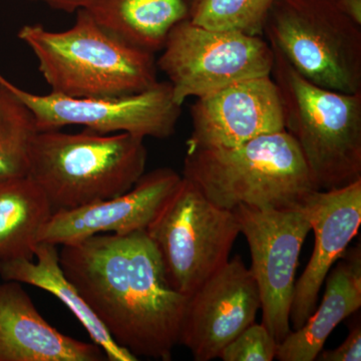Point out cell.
Listing matches in <instances>:
<instances>
[{
	"label": "cell",
	"instance_id": "obj_2",
	"mask_svg": "<svg viewBox=\"0 0 361 361\" xmlns=\"http://www.w3.org/2000/svg\"><path fill=\"white\" fill-rule=\"evenodd\" d=\"M39 61L54 94L78 99H121L158 84L155 54L116 37L84 8L63 32L26 25L18 33Z\"/></svg>",
	"mask_w": 361,
	"mask_h": 361
},
{
	"label": "cell",
	"instance_id": "obj_21",
	"mask_svg": "<svg viewBox=\"0 0 361 361\" xmlns=\"http://www.w3.org/2000/svg\"><path fill=\"white\" fill-rule=\"evenodd\" d=\"M274 0H198L191 23L208 30L262 37Z\"/></svg>",
	"mask_w": 361,
	"mask_h": 361
},
{
	"label": "cell",
	"instance_id": "obj_6",
	"mask_svg": "<svg viewBox=\"0 0 361 361\" xmlns=\"http://www.w3.org/2000/svg\"><path fill=\"white\" fill-rule=\"evenodd\" d=\"M264 35L312 84L361 92V25L326 0H274Z\"/></svg>",
	"mask_w": 361,
	"mask_h": 361
},
{
	"label": "cell",
	"instance_id": "obj_4",
	"mask_svg": "<svg viewBox=\"0 0 361 361\" xmlns=\"http://www.w3.org/2000/svg\"><path fill=\"white\" fill-rule=\"evenodd\" d=\"M183 177L216 206L282 209L303 205L316 187L286 130L234 148L187 149Z\"/></svg>",
	"mask_w": 361,
	"mask_h": 361
},
{
	"label": "cell",
	"instance_id": "obj_22",
	"mask_svg": "<svg viewBox=\"0 0 361 361\" xmlns=\"http://www.w3.org/2000/svg\"><path fill=\"white\" fill-rule=\"evenodd\" d=\"M278 342L263 323L253 322L222 351L223 361H272L276 358Z\"/></svg>",
	"mask_w": 361,
	"mask_h": 361
},
{
	"label": "cell",
	"instance_id": "obj_25",
	"mask_svg": "<svg viewBox=\"0 0 361 361\" xmlns=\"http://www.w3.org/2000/svg\"><path fill=\"white\" fill-rule=\"evenodd\" d=\"M30 1H42L56 11L66 13H75L80 7V0H30Z\"/></svg>",
	"mask_w": 361,
	"mask_h": 361
},
{
	"label": "cell",
	"instance_id": "obj_9",
	"mask_svg": "<svg viewBox=\"0 0 361 361\" xmlns=\"http://www.w3.org/2000/svg\"><path fill=\"white\" fill-rule=\"evenodd\" d=\"M232 211L250 249L249 269L257 284L262 323L279 344L292 331L297 266L311 231L307 211L304 204L282 209L240 205Z\"/></svg>",
	"mask_w": 361,
	"mask_h": 361
},
{
	"label": "cell",
	"instance_id": "obj_3",
	"mask_svg": "<svg viewBox=\"0 0 361 361\" xmlns=\"http://www.w3.org/2000/svg\"><path fill=\"white\" fill-rule=\"evenodd\" d=\"M144 141L129 133L39 132L27 176L42 188L54 213L75 210L132 189L146 170Z\"/></svg>",
	"mask_w": 361,
	"mask_h": 361
},
{
	"label": "cell",
	"instance_id": "obj_14",
	"mask_svg": "<svg viewBox=\"0 0 361 361\" xmlns=\"http://www.w3.org/2000/svg\"><path fill=\"white\" fill-rule=\"evenodd\" d=\"M314 248L302 275L295 282L290 326H303L317 307L320 289L334 263L341 258L361 224V180L339 189L315 190L304 201Z\"/></svg>",
	"mask_w": 361,
	"mask_h": 361
},
{
	"label": "cell",
	"instance_id": "obj_15",
	"mask_svg": "<svg viewBox=\"0 0 361 361\" xmlns=\"http://www.w3.org/2000/svg\"><path fill=\"white\" fill-rule=\"evenodd\" d=\"M94 342L61 334L40 315L20 282L0 284V361H103Z\"/></svg>",
	"mask_w": 361,
	"mask_h": 361
},
{
	"label": "cell",
	"instance_id": "obj_11",
	"mask_svg": "<svg viewBox=\"0 0 361 361\" xmlns=\"http://www.w3.org/2000/svg\"><path fill=\"white\" fill-rule=\"evenodd\" d=\"M261 310L257 284L240 256H235L188 297L178 344L196 361L219 358L223 350Z\"/></svg>",
	"mask_w": 361,
	"mask_h": 361
},
{
	"label": "cell",
	"instance_id": "obj_10",
	"mask_svg": "<svg viewBox=\"0 0 361 361\" xmlns=\"http://www.w3.org/2000/svg\"><path fill=\"white\" fill-rule=\"evenodd\" d=\"M0 84L16 94L35 115L39 132L82 126L99 134L129 133L168 139L174 134L182 106L174 101L169 82L121 99H78L51 92L37 94L21 90L0 75Z\"/></svg>",
	"mask_w": 361,
	"mask_h": 361
},
{
	"label": "cell",
	"instance_id": "obj_18",
	"mask_svg": "<svg viewBox=\"0 0 361 361\" xmlns=\"http://www.w3.org/2000/svg\"><path fill=\"white\" fill-rule=\"evenodd\" d=\"M0 275L4 281L32 285L56 297L78 318L92 342L103 349L106 360H139L116 343L77 287L66 278L59 264L58 246L40 242L35 247L32 260L18 259L0 262Z\"/></svg>",
	"mask_w": 361,
	"mask_h": 361
},
{
	"label": "cell",
	"instance_id": "obj_7",
	"mask_svg": "<svg viewBox=\"0 0 361 361\" xmlns=\"http://www.w3.org/2000/svg\"><path fill=\"white\" fill-rule=\"evenodd\" d=\"M146 232L169 286L189 297L227 264L240 227L233 211L216 206L182 177Z\"/></svg>",
	"mask_w": 361,
	"mask_h": 361
},
{
	"label": "cell",
	"instance_id": "obj_12",
	"mask_svg": "<svg viewBox=\"0 0 361 361\" xmlns=\"http://www.w3.org/2000/svg\"><path fill=\"white\" fill-rule=\"evenodd\" d=\"M187 149L234 148L284 130L279 90L271 75L249 78L196 99Z\"/></svg>",
	"mask_w": 361,
	"mask_h": 361
},
{
	"label": "cell",
	"instance_id": "obj_8",
	"mask_svg": "<svg viewBox=\"0 0 361 361\" xmlns=\"http://www.w3.org/2000/svg\"><path fill=\"white\" fill-rule=\"evenodd\" d=\"M157 61L168 78L176 103L202 97L223 87L269 77L274 51L262 37L219 32L183 21L173 28Z\"/></svg>",
	"mask_w": 361,
	"mask_h": 361
},
{
	"label": "cell",
	"instance_id": "obj_16",
	"mask_svg": "<svg viewBox=\"0 0 361 361\" xmlns=\"http://www.w3.org/2000/svg\"><path fill=\"white\" fill-rule=\"evenodd\" d=\"M324 295L303 326L278 344L280 361H313L330 334L361 307V247L346 249L325 279Z\"/></svg>",
	"mask_w": 361,
	"mask_h": 361
},
{
	"label": "cell",
	"instance_id": "obj_24",
	"mask_svg": "<svg viewBox=\"0 0 361 361\" xmlns=\"http://www.w3.org/2000/svg\"><path fill=\"white\" fill-rule=\"evenodd\" d=\"M339 13L361 25V0H326Z\"/></svg>",
	"mask_w": 361,
	"mask_h": 361
},
{
	"label": "cell",
	"instance_id": "obj_17",
	"mask_svg": "<svg viewBox=\"0 0 361 361\" xmlns=\"http://www.w3.org/2000/svg\"><path fill=\"white\" fill-rule=\"evenodd\" d=\"M198 0H80L102 27L152 54L161 51L173 28L190 20Z\"/></svg>",
	"mask_w": 361,
	"mask_h": 361
},
{
	"label": "cell",
	"instance_id": "obj_1",
	"mask_svg": "<svg viewBox=\"0 0 361 361\" xmlns=\"http://www.w3.org/2000/svg\"><path fill=\"white\" fill-rule=\"evenodd\" d=\"M59 264L121 348L172 360L188 297L169 286L146 230L61 246Z\"/></svg>",
	"mask_w": 361,
	"mask_h": 361
},
{
	"label": "cell",
	"instance_id": "obj_13",
	"mask_svg": "<svg viewBox=\"0 0 361 361\" xmlns=\"http://www.w3.org/2000/svg\"><path fill=\"white\" fill-rule=\"evenodd\" d=\"M182 177L171 168L145 173L120 196L70 211L54 213L40 242L75 243L99 234H129L147 230L179 186Z\"/></svg>",
	"mask_w": 361,
	"mask_h": 361
},
{
	"label": "cell",
	"instance_id": "obj_20",
	"mask_svg": "<svg viewBox=\"0 0 361 361\" xmlns=\"http://www.w3.org/2000/svg\"><path fill=\"white\" fill-rule=\"evenodd\" d=\"M37 133L30 109L0 84V182L27 176L30 149Z\"/></svg>",
	"mask_w": 361,
	"mask_h": 361
},
{
	"label": "cell",
	"instance_id": "obj_23",
	"mask_svg": "<svg viewBox=\"0 0 361 361\" xmlns=\"http://www.w3.org/2000/svg\"><path fill=\"white\" fill-rule=\"evenodd\" d=\"M320 361H360L361 360V324L360 319L351 326L348 337L341 345L336 349L324 350L317 356Z\"/></svg>",
	"mask_w": 361,
	"mask_h": 361
},
{
	"label": "cell",
	"instance_id": "obj_19",
	"mask_svg": "<svg viewBox=\"0 0 361 361\" xmlns=\"http://www.w3.org/2000/svg\"><path fill=\"white\" fill-rule=\"evenodd\" d=\"M54 213L47 195L28 176L0 182V262L32 260Z\"/></svg>",
	"mask_w": 361,
	"mask_h": 361
},
{
	"label": "cell",
	"instance_id": "obj_5",
	"mask_svg": "<svg viewBox=\"0 0 361 361\" xmlns=\"http://www.w3.org/2000/svg\"><path fill=\"white\" fill-rule=\"evenodd\" d=\"M271 47V78L281 96L284 130L300 149L316 189H339L361 180V92L312 84Z\"/></svg>",
	"mask_w": 361,
	"mask_h": 361
}]
</instances>
